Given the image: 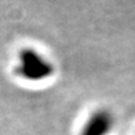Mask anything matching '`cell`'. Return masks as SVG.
<instances>
[{"label":"cell","mask_w":135,"mask_h":135,"mask_svg":"<svg viewBox=\"0 0 135 135\" xmlns=\"http://www.w3.org/2000/svg\"><path fill=\"white\" fill-rule=\"evenodd\" d=\"M54 64L34 48H24L18 54L15 74L26 81H44L53 76Z\"/></svg>","instance_id":"cell-1"},{"label":"cell","mask_w":135,"mask_h":135,"mask_svg":"<svg viewBox=\"0 0 135 135\" xmlns=\"http://www.w3.org/2000/svg\"><path fill=\"white\" fill-rule=\"evenodd\" d=\"M115 126V116L110 110L101 108L93 111L84 123L80 135H109Z\"/></svg>","instance_id":"cell-2"}]
</instances>
